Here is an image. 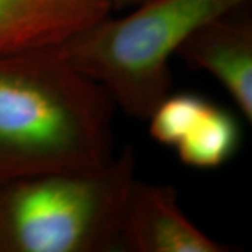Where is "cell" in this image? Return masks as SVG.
I'll return each instance as SVG.
<instances>
[{"instance_id": "6da1fadb", "label": "cell", "mask_w": 252, "mask_h": 252, "mask_svg": "<svg viewBox=\"0 0 252 252\" xmlns=\"http://www.w3.org/2000/svg\"><path fill=\"white\" fill-rule=\"evenodd\" d=\"M114 109L97 81L51 48L0 59V181L108 164Z\"/></svg>"}, {"instance_id": "52a82bcc", "label": "cell", "mask_w": 252, "mask_h": 252, "mask_svg": "<svg viewBox=\"0 0 252 252\" xmlns=\"http://www.w3.org/2000/svg\"><path fill=\"white\" fill-rule=\"evenodd\" d=\"M240 144L241 127L237 118L210 101L174 150L184 165L213 170L230 161Z\"/></svg>"}, {"instance_id": "277c9868", "label": "cell", "mask_w": 252, "mask_h": 252, "mask_svg": "<svg viewBox=\"0 0 252 252\" xmlns=\"http://www.w3.org/2000/svg\"><path fill=\"white\" fill-rule=\"evenodd\" d=\"M117 251L230 252L233 248L193 224L181 209L178 193L171 185L136 178L126 196Z\"/></svg>"}, {"instance_id": "5b68a950", "label": "cell", "mask_w": 252, "mask_h": 252, "mask_svg": "<svg viewBox=\"0 0 252 252\" xmlns=\"http://www.w3.org/2000/svg\"><path fill=\"white\" fill-rule=\"evenodd\" d=\"M247 6L202 24L182 42L177 55L189 67L213 76L238 111L252 122V20Z\"/></svg>"}, {"instance_id": "9c48e42d", "label": "cell", "mask_w": 252, "mask_h": 252, "mask_svg": "<svg viewBox=\"0 0 252 252\" xmlns=\"http://www.w3.org/2000/svg\"><path fill=\"white\" fill-rule=\"evenodd\" d=\"M140 1H143V0H112L114 7H115V11H117V10H124L129 9V7H133L136 4H139Z\"/></svg>"}, {"instance_id": "8992f818", "label": "cell", "mask_w": 252, "mask_h": 252, "mask_svg": "<svg viewBox=\"0 0 252 252\" xmlns=\"http://www.w3.org/2000/svg\"><path fill=\"white\" fill-rule=\"evenodd\" d=\"M114 11L112 0H0V59L61 45Z\"/></svg>"}, {"instance_id": "3957f363", "label": "cell", "mask_w": 252, "mask_h": 252, "mask_svg": "<svg viewBox=\"0 0 252 252\" xmlns=\"http://www.w3.org/2000/svg\"><path fill=\"white\" fill-rule=\"evenodd\" d=\"M136 153L126 146L95 170L0 181V252H111Z\"/></svg>"}, {"instance_id": "ba28073f", "label": "cell", "mask_w": 252, "mask_h": 252, "mask_svg": "<svg viewBox=\"0 0 252 252\" xmlns=\"http://www.w3.org/2000/svg\"><path fill=\"white\" fill-rule=\"evenodd\" d=\"M209 102L203 95L195 93H170L146 119L149 133L158 144L174 149Z\"/></svg>"}, {"instance_id": "7a4b0ae2", "label": "cell", "mask_w": 252, "mask_h": 252, "mask_svg": "<svg viewBox=\"0 0 252 252\" xmlns=\"http://www.w3.org/2000/svg\"><path fill=\"white\" fill-rule=\"evenodd\" d=\"M251 0H143L51 48L108 93L115 108L146 121L171 89L170 61L202 24Z\"/></svg>"}]
</instances>
